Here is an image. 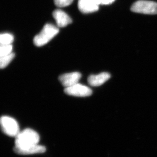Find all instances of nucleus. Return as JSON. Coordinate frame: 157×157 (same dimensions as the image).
<instances>
[{
  "instance_id": "obj_10",
  "label": "nucleus",
  "mask_w": 157,
  "mask_h": 157,
  "mask_svg": "<svg viewBox=\"0 0 157 157\" xmlns=\"http://www.w3.org/2000/svg\"><path fill=\"white\" fill-rule=\"evenodd\" d=\"M110 78L108 73L103 72L97 75H91L88 77L87 81L91 86H98L103 85Z\"/></svg>"
},
{
  "instance_id": "obj_14",
  "label": "nucleus",
  "mask_w": 157,
  "mask_h": 157,
  "mask_svg": "<svg viewBox=\"0 0 157 157\" xmlns=\"http://www.w3.org/2000/svg\"><path fill=\"white\" fill-rule=\"evenodd\" d=\"M73 0H54L55 4L59 7L69 6L72 3Z\"/></svg>"
},
{
  "instance_id": "obj_1",
  "label": "nucleus",
  "mask_w": 157,
  "mask_h": 157,
  "mask_svg": "<svg viewBox=\"0 0 157 157\" xmlns=\"http://www.w3.org/2000/svg\"><path fill=\"white\" fill-rule=\"evenodd\" d=\"M39 140V135L36 131L32 129H25L19 132L16 137L15 147L24 148L36 145L38 144Z\"/></svg>"
},
{
  "instance_id": "obj_13",
  "label": "nucleus",
  "mask_w": 157,
  "mask_h": 157,
  "mask_svg": "<svg viewBox=\"0 0 157 157\" xmlns=\"http://www.w3.org/2000/svg\"><path fill=\"white\" fill-rule=\"evenodd\" d=\"M12 46L11 45H1L0 56H5L12 53Z\"/></svg>"
},
{
  "instance_id": "obj_9",
  "label": "nucleus",
  "mask_w": 157,
  "mask_h": 157,
  "mask_svg": "<svg viewBox=\"0 0 157 157\" xmlns=\"http://www.w3.org/2000/svg\"><path fill=\"white\" fill-rule=\"evenodd\" d=\"M99 6L94 0H78L79 10L83 13L95 12L98 10Z\"/></svg>"
},
{
  "instance_id": "obj_7",
  "label": "nucleus",
  "mask_w": 157,
  "mask_h": 157,
  "mask_svg": "<svg viewBox=\"0 0 157 157\" xmlns=\"http://www.w3.org/2000/svg\"><path fill=\"white\" fill-rule=\"evenodd\" d=\"M14 151L17 154L27 155L44 153L45 151H46V148L45 147H43L42 145L36 144L24 148H20L15 147L14 148Z\"/></svg>"
},
{
  "instance_id": "obj_6",
  "label": "nucleus",
  "mask_w": 157,
  "mask_h": 157,
  "mask_svg": "<svg viewBox=\"0 0 157 157\" xmlns=\"http://www.w3.org/2000/svg\"><path fill=\"white\" fill-rule=\"evenodd\" d=\"M82 75L80 73L74 72L61 75L59 77V79L66 88L78 83Z\"/></svg>"
},
{
  "instance_id": "obj_16",
  "label": "nucleus",
  "mask_w": 157,
  "mask_h": 157,
  "mask_svg": "<svg viewBox=\"0 0 157 157\" xmlns=\"http://www.w3.org/2000/svg\"><path fill=\"white\" fill-rule=\"evenodd\" d=\"M95 2L99 5H103V2H104V0H94Z\"/></svg>"
},
{
  "instance_id": "obj_5",
  "label": "nucleus",
  "mask_w": 157,
  "mask_h": 157,
  "mask_svg": "<svg viewBox=\"0 0 157 157\" xmlns=\"http://www.w3.org/2000/svg\"><path fill=\"white\" fill-rule=\"evenodd\" d=\"M65 93L76 97L90 96L92 94V90L89 87L77 83L70 87H66Z\"/></svg>"
},
{
  "instance_id": "obj_2",
  "label": "nucleus",
  "mask_w": 157,
  "mask_h": 157,
  "mask_svg": "<svg viewBox=\"0 0 157 157\" xmlns=\"http://www.w3.org/2000/svg\"><path fill=\"white\" fill-rule=\"evenodd\" d=\"M59 32V29L55 25L52 24H46L40 33L34 37V43L35 45L37 46H42L46 44L55 36L58 34Z\"/></svg>"
},
{
  "instance_id": "obj_11",
  "label": "nucleus",
  "mask_w": 157,
  "mask_h": 157,
  "mask_svg": "<svg viewBox=\"0 0 157 157\" xmlns=\"http://www.w3.org/2000/svg\"><path fill=\"white\" fill-rule=\"evenodd\" d=\"M15 56L14 53H11L5 56H0V67L3 69L7 67L9 63L12 61Z\"/></svg>"
},
{
  "instance_id": "obj_12",
  "label": "nucleus",
  "mask_w": 157,
  "mask_h": 157,
  "mask_svg": "<svg viewBox=\"0 0 157 157\" xmlns=\"http://www.w3.org/2000/svg\"><path fill=\"white\" fill-rule=\"evenodd\" d=\"M13 36L9 33H4L0 36L1 45H10L13 41Z\"/></svg>"
},
{
  "instance_id": "obj_3",
  "label": "nucleus",
  "mask_w": 157,
  "mask_h": 157,
  "mask_svg": "<svg viewBox=\"0 0 157 157\" xmlns=\"http://www.w3.org/2000/svg\"><path fill=\"white\" fill-rule=\"evenodd\" d=\"M132 12L145 14H157V3L155 2L139 0L132 5Z\"/></svg>"
},
{
  "instance_id": "obj_15",
  "label": "nucleus",
  "mask_w": 157,
  "mask_h": 157,
  "mask_svg": "<svg viewBox=\"0 0 157 157\" xmlns=\"http://www.w3.org/2000/svg\"><path fill=\"white\" fill-rule=\"evenodd\" d=\"M115 0H104L103 5H108L113 2Z\"/></svg>"
},
{
  "instance_id": "obj_4",
  "label": "nucleus",
  "mask_w": 157,
  "mask_h": 157,
  "mask_svg": "<svg viewBox=\"0 0 157 157\" xmlns=\"http://www.w3.org/2000/svg\"><path fill=\"white\" fill-rule=\"evenodd\" d=\"M1 127L3 133L11 137H17L19 133L17 122L12 117L3 116L1 118Z\"/></svg>"
},
{
  "instance_id": "obj_8",
  "label": "nucleus",
  "mask_w": 157,
  "mask_h": 157,
  "mask_svg": "<svg viewBox=\"0 0 157 157\" xmlns=\"http://www.w3.org/2000/svg\"><path fill=\"white\" fill-rule=\"evenodd\" d=\"M52 16L56 21L58 27L60 28L66 27L72 21L70 17L66 13L60 9H56L54 11Z\"/></svg>"
}]
</instances>
